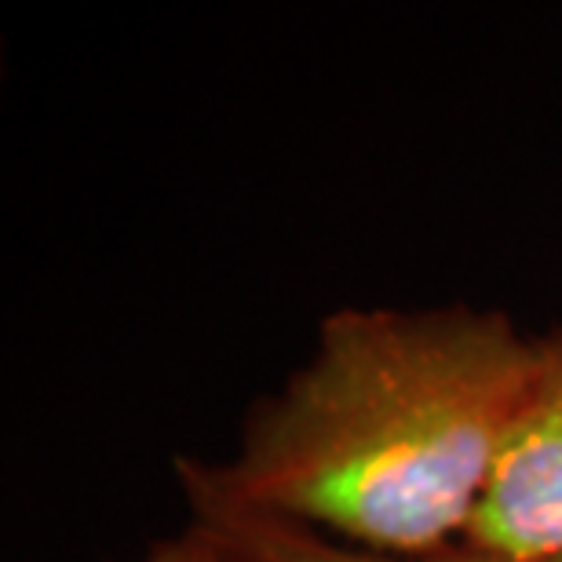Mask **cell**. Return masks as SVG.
Instances as JSON below:
<instances>
[{"label": "cell", "instance_id": "obj_1", "mask_svg": "<svg viewBox=\"0 0 562 562\" xmlns=\"http://www.w3.org/2000/svg\"><path fill=\"white\" fill-rule=\"evenodd\" d=\"M533 369L504 311L340 307L314 355L260 398L220 482L380 555L468 541Z\"/></svg>", "mask_w": 562, "mask_h": 562}, {"label": "cell", "instance_id": "obj_4", "mask_svg": "<svg viewBox=\"0 0 562 562\" xmlns=\"http://www.w3.org/2000/svg\"><path fill=\"white\" fill-rule=\"evenodd\" d=\"M143 562H241V559L220 537H212L205 526L190 522V530H183L179 537L157 541Z\"/></svg>", "mask_w": 562, "mask_h": 562}, {"label": "cell", "instance_id": "obj_3", "mask_svg": "<svg viewBox=\"0 0 562 562\" xmlns=\"http://www.w3.org/2000/svg\"><path fill=\"white\" fill-rule=\"evenodd\" d=\"M179 486L187 493L190 515L198 526H205L212 537H220L241 562H515L497 555L490 548L460 541L446 552L431 555H380L366 548L344 544L329 533H318L303 522H292L285 515L263 512L256 504L241 501L220 482L216 468L205 460H176Z\"/></svg>", "mask_w": 562, "mask_h": 562}, {"label": "cell", "instance_id": "obj_2", "mask_svg": "<svg viewBox=\"0 0 562 562\" xmlns=\"http://www.w3.org/2000/svg\"><path fill=\"white\" fill-rule=\"evenodd\" d=\"M468 544L515 562L562 555V325L533 340V369Z\"/></svg>", "mask_w": 562, "mask_h": 562}, {"label": "cell", "instance_id": "obj_5", "mask_svg": "<svg viewBox=\"0 0 562 562\" xmlns=\"http://www.w3.org/2000/svg\"><path fill=\"white\" fill-rule=\"evenodd\" d=\"M548 562H562V555H555V559H548Z\"/></svg>", "mask_w": 562, "mask_h": 562}]
</instances>
